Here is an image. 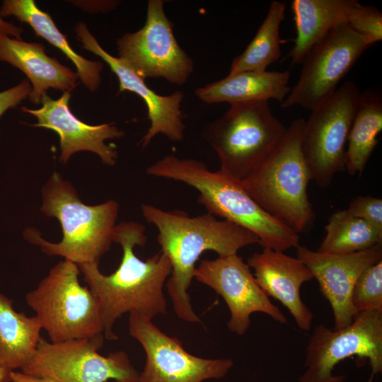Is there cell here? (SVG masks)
I'll return each mask as SVG.
<instances>
[{
	"mask_svg": "<svg viewBox=\"0 0 382 382\" xmlns=\"http://www.w3.org/2000/svg\"><path fill=\"white\" fill-rule=\"evenodd\" d=\"M356 0H294L291 9L296 37L287 54L291 64H301L313 45L330 30L347 24L349 11Z\"/></svg>",
	"mask_w": 382,
	"mask_h": 382,
	"instance_id": "21",
	"label": "cell"
},
{
	"mask_svg": "<svg viewBox=\"0 0 382 382\" xmlns=\"http://www.w3.org/2000/svg\"><path fill=\"white\" fill-rule=\"evenodd\" d=\"M367 359L371 373L368 382L382 372V313H357L347 327L335 330L320 324L309 339L304 371L298 382H344L345 375H334L335 367L347 358Z\"/></svg>",
	"mask_w": 382,
	"mask_h": 382,
	"instance_id": "9",
	"label": "cell"
},
{
	"mask_svg": "<svg viewBox=\"0 0 382 382\" xmlns=\"http://www.w3.org/2000/svg\"><path fill=\"white\" fill-rule=\"evenodd\" d=\"M75 32L83 48L102 58L116 74L119 80L118 93L133 92L145 103L150 127L139 142L141 149L146 148L158 134L166 136L172 141H182L185 129L180 108L184 93L180 91L167 96L157 93L125 62L103 50L84 23H78Z\"/></svg>",
	"mask_w": 382,
	"mask_h": 382,
	"instance_id": "15",
	"label": "cell"
},
{
	"mask_svg": "<svg viewBox=\"0 0 382 382\" xmlns=\"http://www.w3.org/2000/svg\"><path fill=\"white\" fill-rule=\"evenodd\" d=\"M141 209L145 220L157 228L161 250L171 264L166 286L175 314L187 323H202L188 294L197 261L207 250L218 256L237 254L245 246L259 244V238L253 232L209 213L190 216L181 210L166 211L148 204Z\"/></svg>",
	"mask_w": 382,
	"mask_h": 382,
	"instance_id": "2",
	"label": "cell"
},
{
	"mask_svg": "<svg viewBox=\"0 0 382 382\" xmlns=\"http://www.w3.org/2000/svg\"><path fill=\"white\" fill-rule=\"evenodd\" d=\"M289 71H243L228 74L225 78L195 90V96L207 104L230 105L267 100L283 103L291 91Z\"/></svg>",
	"mask_w": 382,
	"mask_h": 382,
	"instance_id": "20",
	"label": "cell"
},
{
	"mask_svg": "<svg viewBox=\"0 0 382 382\" xmlns=\"http://www.w3.org/2000/svg\"><path fill=\"white\" fill-rule=\"evenodd\" d=\"M77 264L59 262L25 296L50 342L90 338L103 334L99 302L79 280Z\"/></svg>",
	"mask_w": 382,
	"mask_h": 382,
	"instance_id": "7",
	"label": "cell"
},
{
	"mask_svg": "<svg viewBox=\"0 0 382 382\" xmlns=\"http://www.w3.org/2000/svg\"><path fill=\"white\" fill-rule=\"evenodd\" d=\"M304 122L293 120L273 152L241 181L262 209L298 234L315 219L307 192L312 178L302 150Z\"/></svg>",
	"mask_w": 382,
	"mask_h": 382,
	"instance_id": "5",
	"label": "cell"
},
{
	"mask_svg": "<svg viewBox=\"0 0 382 382\" xmlns=\"http://www.w3.org/2000/svg\"><path fill=\"white\" fill-rule=\"evenodd\" d=\"M23 28L15 25L14 24L7 22L0 16V34L6 35L11 37L22 40L21 35Z\"/></svg>",
	"mask_w": 382,
	"mask_h": 382,
	"instance_id": "32",
	"label": "cell"
},
{
	"mask_svg": "<svg viewBox=\"0 0 382 382\" xmlns=\"http://www.w3.org/2000/svg\"><path fill=\"white\" fill-rule=\"evenodd\" d=\"M70 97V92H64L60 98L54 100L46 93L42 98L41 108L33 110L23 107L22 110L37 118V124L33 126L57 133L61 162L66 163L76 152L88 151L96 154L103 163L115 165L117 158V150L105 141L120 138L124 132L114 122L90 125L81 121L69 108Z\"/></svg>",
	"mask_w": 382,
	"mask_h": 382,
	"instance_id": "17",
	"label": "cell"
},
{
	"mask_svg": "<svg viewBox=\"0 0 382 382\" xmlns=\"http://www.w3.org/2000/svg\"><path fill=\"white\" fill-rule=\"evenodd\" d=\"M247 264L265 294L289 310L301 330L309 331L313 313L302 301L301 287L313 277L305 263L283 251L263 248L249 257Z\"/></svg>",
	"mask_w": 382,
	"mask_h": 382,
	"instance_id": "18",
	"label": "cell"
},
{
	"mask_svg": "<svg viewBox=\"0 0 382 382\" xmlns=\"http://www.w3.org/2000/svg\"><path fill=\"white\" fill-rule=\"evenodd\" d=\"M286 129L269 101L260 100L231 105L208 125L204 137L218 156L219 171L243 181L273 152Z\"/></svg>",
	"mask_w": 382,
	"mask_h": 382,
	"instance_id": "6",
	"label": "cell"
},
{
	"mask_svg": "<svg viewBox=\"0 0 382 382\" xmlns=\"http://www.w3.org/2000/svg\"><path fill=\"white\" fill-rule=\"evenodd\" d=\"M325 230V236L317 250L320 253L348 254L382 243V233L347 209L332 213Z\"/></svg>",
	"mask_w": 382,
	"mask_h": 382,
	"instance_id": "26",
	"label": "cell"
},
{
	"mask_svg": "<svg viewBox=\"0 0 382 382\" xmlns=\"http://www.w3.org/2000/svg\"><path fill=\"white\" fill-rule=\"evenodd\" d=\"M347 25L369 46L382 39V13L374 6L362 5L356 0L349 11Z\"/></svg>",
	"mask_w": 382,
	"mask_h": 382,
	"instance_id": "28",
	"label": "cell"
},
{
	"mask_svg": "<svg viewBox=\"0 0 382 382\" xmlns=\"http://www.w3.org/2000/svg\"><path fill=\"white\" fill-rule=\"evenodd\" d=\"M359 95L357 84L347 81L311 110L304 122L302 150L312 180L320 187H328L345 169V146Z\"/></svg>",
	"mask_w": 382,
	"mask_h": 382,
	"instance_id": "10",
	"label": "cell"
},
{
	"mask_svg": "<svg viewBox=\"0 0 382 382\" xmlns=\"http://www.w3.org/2000/svg\"><path fill=\"white\" fill-rule=\"evenodd\" d=\"M194 278L220 295L230 312L228 328L243 335L250 325V315L260 312L276 322L286 323L287 318L270 300L257 282L249 265L238 254L202 260Z\"/></svg>",
	"mask_w": 382,
	"mask_h": 382,
	"instance_id": "14",
	"label": "cell"
},
{
	"mask_svg": "<svg viewBox=\"0 0 382 382\" xmlns=\"http://www.w3.org/2000/svg\"><path fill=\"white\" fill-rule=\"evenodd\" d=\"M145 231L142 224L134 221L116 224L112 240L120 245L122 257L112 274H103L98 263L78 265L99 302L103 335L108 340H117L113 326L126 313H137L151 320L166 313L163 286L170 276L171 264L161 250L146 260L136 255L135 247H143L146 243Z\"/></svg>",
	"mask_w": 382,
	"mask_h": 382,
	"instance_id": "1",
	"label": "cell"
},
{
	"mask_svg": "<svg viewBox=\"0 0 382 382\" xmlns=\"http://www.w3.org/2000/svg\"><path fill=\"white\" fill-rule=\"evenodd\" d=\"M10 382H57L47 377H40L25 374L23 372L12 371L10 374Z\"/></svg>",
	"mask_w": 382,
	"mask_h": 382,
	"instance_id": "31",
	"label": "cell"
},
{
	"mask_svg": "<svg viewBox=\"0 0 382 382\" xmlns=\"http://www.w3.org/2000/svg\"><path fill=\"white\" fill-rule=\"evenodd\" d=\"M285 4L272 1L265 18L245 50L233 60L228 74L243 71L262 72L281 56L279 28L285 18Z\"/></svg>",
	"mask_w": 382,
	"mask_h": 382,
	"instance_id": "25",
	"label": "cell"
},
{
	"mask_svg": "<svg viewBox=\"0 0 382 382\" xmlns=\"http://www.w3.org/2000/svg\"><path fill=\"white\" fill-rule=\"evenodd\" d=\"M31 91L30 83L24 79L16 86L0 92V117L8 109L16 107L28 97Z\"/></svg>",
	"mask_w": 382,
	"mask_h": 382,
	"instance_id": "30",
	"label": "cell"
},
{
	"mask_svg": "<svg viewBox=\"0 0 382 382\" xmlns=\"http://www.w3.org/2000/svg\"><path fill=\"white\" fill-rule=\"evenodd\" d=\"M381 130V94L373 88L360 92L345 155V169L350 175H361L377 145Z\"/></svg>",
	"mask_w": 382,
	"mask_h": 382,
	"instance_id": "24",
	"label": "cell"
},
{
	"mask_svg": "<svg viewBox=\"0 0 382 382\" xmlns=\"http://www.w3.org/2000/svg\"><path fill=\"white\" fill-rule=\"evenodd\" d=\"M164 4L163 0L148 1L144 26L117 40L118 57L144 79L162 78L183 85L192 73L194 63L179 45Z\"/></svg>",
	"mask_w": 382,
	"mask_h": 382,
	"instance_id": "11",
	"label": "cell"
},
{
	"mask_svg": "<svg viewBox=\"0 0 382 382\" xmlns=\"http://www.w3.org/2000/svg\"><path fill=\"white\" fill-rule=\"evenodd\" d=\"M369 47L365 39L345 23L330 30L305 57L299 79L281 107L299 105L312 110L320 105L334 93Z\"/></svg>",
	"mask_w": 382,
	"mask_h": 382,
	"instance_id": "12",
	"label": "cell"
},
{
	"mask_svg": "<svg viewBox=\"0 0 382 382\" xmlns=\"http://www.w3.org/2000/svg\"><path fill=\"white\" fill-rule=\"evenodd\" d=\"M352 305L356 313H382V260L366 268L359 276L352 294Z\"/></svg>",
	"mask_w": 382,
	"mask_h": 382,
	"instance_id": "27",
	"label": "cell"
},
{
	"mask_svg": "<svg viewBox=\"0 0 382 382\" xmlns=\"http://www.w3.org/2000/svg\"><path fill=\"white\" fill-rule=\"evenodd\" d=\"M296 256L308 267L319 284L320 292L330 303L333 329L349 325L357 315L351 300L354 286L366 268L382 260V243L348 254L320 253L299 245Z\"/></svg>",
	"mask_w": 382,
	"mask_h": 382,
	"instance_id": "16",
	"label": "cell"
},
{
	"mask_svg": "<svg viewBox=\"0 0 382 382\" xmlns=\"http://www.w3.org/2000/svg\"><path fill=\"white\" fill-rule=\"evenodd\" d=\"M347 211L369 223L382 233V199L366 195L357 196L349 202Z\"/></svg>",
	"mask_w": 382,
	"mask_h": 382,
	"instance_id": "29",
	"label": "cell"
},
{
	"mask_svg": "<svg viewBox=\"0 0 382 382\" xmlns=\"http://www.w3.org/2000/svg\"><path fill=\"white\" fill-rule=\"evenodd\" d=\"M129 332L144 349L146 362L139 382H202L226 376L231 359H205L190 354L175 337L162 332L152 320L137 313L129 316Z\"/></svg>",
	"mask_w": 382,
	"mask_h": 382,
	"instance_id": "13",
	"label": "cell"
},
{
	"mask_svg": "<svg viewBox=\"0 0 382 382\" xmlns=\"http://www.w3.org/2000/svg\"><path fill=\"white\" fill-rule=\"evenodd\" d=\"M0 16L2 18L13 16L29 24L37 35L57 47L73 62L79 78L91 92L99 88L103 64L87 59L74 52L49 13L41 11L33 0H4Z\"/></svg>",
	"mask_w": 382,
	"mask_h": 382,
	"instance_id": "22",
	"label": "cell"
},
{
	"mask_svg": "<svg viewBox=\"0 0 382 382\" xmlns=\"http://www.w3.org/2000/svg\"><path fill=\"white\" fill-rule=\"evenodd\" d=\"M42 212L56 217L63 238L51 243L33 228L25 231L28 241L37 245L49 255L60 256L76 264L98 263L113 242L119 205L109 200L98 205L85 204L69 181L54 173L42 190Z\"/></svg>",
	"mask_w": 382,
	"mask_h": 382,
	"instance_id": "4",
	"label": "cell"
},
{
	"mask_svg": "<svg viewBox=\"0 0 382 382\" xmlns=\"http://www.w3.org/2000/svg\"><path fill=\"white\" fill-rule=\"evenodd\" d=\"M104 337L100 334L58 342L41 337L33 357L22 372L57 382H139V373L125 352L108 356L98 352Z\"/></svg>",
	"mask_w": 382,
	"mask_h": 382,
	"instance_id": "8",
	"label": "cell"
},
{
	"mask_svg": "<svg viewBox=\"0 0 382 382\" xmlns=\"http://www.w3.org/2000/svg\"><path fill=\"white\" fill-rule=\"evenodd\" d=\"M0 62L22 71L32 83L30 101L40 104L49 88L71 92L77 85L76 72L48 57L40 43L27 42L0 34Z\"/></svg>",
	"mask_w": 382,
	"mask_h": 382,
	"instance_id": "19",
	"label": "cell"
},
{
	"mask_svg": "<svg viewBox=\"0 0 382 382\" xmlns=\"http://www.w3.org/2000/svg\"><path fill=\"white\" fill-rule=\"evenodd\" d=\"M42 329L35 316L16 312L0 292V366L9 371L24 368L36 352Z\"/></svg>",
	"mask_w": 382,
	"mask_h": 382,
	"instance_id": "23",
	"label": "cell"
},
{
	"mask_svg": "<svg viewBox=\"0 0 382 382\" xmlns=\"http://www.w3.org/2000/svg\"><path fill=\"white\" fill-rule=\"evenodd\" d=\"M146 173L195 188L207 213L253 232L263 248L284 252L299 245V234L262 209L241 181L210 170L200 161L169 154L149 166Z\"/></svg>",
	"mask_w": 382,
	"mask_h": 382,
	"instance_id": "3",
	"label": "cell"
}]
</instances>
